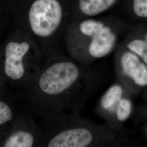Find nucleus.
Listing matches in <instances>:
<instances>
[{"label":"nucleus","mask_w":147,"mask_h":147,"mask_svg":"<svg viewBox=\"0 0 147 147\" xmlns=\"http://www.w3.org/2000/svg\"><path fill=\"white\" fill-rule=\"evenodd\" d=\"M145 132H146V135H147V126L146 127V129H145Z\"/></svg>","instance_id":"15"},{"label":"nucleus","mask_w":147,"mask_h":147,"mask_svg":"<svg viewBox=\"0 0 147 147\" xmlns=\"http://www.w3.org/2000/svg\"><path fill=\"white\" fill-rule=\"evenodd\" d=\"M144 119L145 121H147V107L146 109V110H144Z\"/></svg>","instance_id":"14"},{"label":"nucleus","mask_w":147,"mask_h":147,"mask_svg":"<svg viewBox=\"0 0 147 147\" xmlns=\"http://www.w3.org/2000/svg\"><path fill=\"white\" fill-rule=\"evenodd\" d=\"M14 118V112L11 106L0 100V126L11 122Z\"/></svg>","instance_id":"11"},{"label":"nucleus","mask_w":147,"mask_h":147,"mask_svg":"<svg viewBox=\"0 0 147 147\" xmlns=\"http://www.w3.org/2000/svg\"><path fill=\"white\" fill-rule=\"evenodd\" d=\"M126 47L147 65V42L142 37L132 38L127 42Z\"/></svg>","instance_id":"10"},{"label":"nucleus","mask_w":147,"mask_h":147,"mask_svg":"<svg viewBox=\"0 0 147 147\" xmlns=\"http://www.w3.org/2000/svg\"><path fill=\"white\" fill-rule=\"evenodd\" d=\"M14 0H0V24L12 18Z\"/></svg>","instance_id":"12"},{"label":"nucleus","mask_w":147,"mask_h":147,"mask_svg":"<svg viewBox=\"0 0 147 147\" xmlns=\"http://www.w3.org/2000/svg\"><path fill=\"white\" fill-rule=\"evenodd\" d=\"M36 136L32 132L18 129L11 132L1 143L5 147H31L34 146Z\"/></svg>","instance_id":"8"},{"label":"nucleus","mask_w":147,"mask_h":147,"mask_svg":"<svg viewBox=\"0 0 147 147\" xmlns=\"http://www.w3.org/2000/svg\"><path fill=\"white\" fill-rule=\"evenodd\" d=\"M80 36L84 39L85 42L70 53L74 60L86 65L109 55L115 49L117 41L116 33L106 25L92 36Z\"/></svg>","instance_id":"5"},{"label":"nucleus","mask_w":147,"mask_h":147,"mask_svg":"<svg viewBox=\"0 0 147 147\" xmlns=\"http://www.w3.org/2000/svg\"><path fill=\"white\" fill-rule=\"evenodd\" d=\"M37 44L27 34L19 29L9 37L2 47L3 71L11 81L26 79L30 58L37 53Z\"/></svg>","instance_id":"4"},{"label":"nucleus","mask_w":147,"mask_h":147,"mask_svg":"<svg viewBox=\"0 0 147 147\" xmlns=\"http://www.w3.org/2000/svg\"><path fill=\"white\" fill-rule=\"evenodd\" d=\"M58 124L45 139L48 147H89L119 145L123 142L120 132L84 119L76 114L63 113Z\"/></svg>","instance_id":"3"},{"label":"nucleus","mask_w":147,"mask_h":147,"mask_svg":"<svg viewBox=\"0 0 147 147\" xmlns=\"http://www.w3.org/2000/svg\"><path fill=\"white\" fill-rule=\"evenodd\" d=\"M116 72L120 83L130 93L147 88V65L135 53L127 48L117 55Z\"/></svg>","instance_id":"6"},{"label":"nucleus","mask_w":147,"mask_h":147,"mask_svg":"<svg viewBox=\"0 0 147 147\" xmlns=\"http://www.w3.org/2000/svg\"><path fill=\"white\" fill-rule=\"evenodd\" d=\"M130 92L121 83L111 85L101 97L98 105V111L107 121L109 126L116 107L121 99ZM131 94V93H130Z\"/></svg>","instance_id":"7"},{"label":"nucleus","mask_w":147,"mask_h":147,"mask_svg":"<svg viewBox=\"0 0 147 147\" xmlns=\"http://www.w3.org/2000/svg\"><path fill=\"white\" fill-rule=\"evenodd\" d=\"M12 18L18 29L37 42L56 37L63 25L64 9L61 0H14Z\"/></svg>","instance_id":"2"},{"label":"nucleus","mask_w":147,"mask_h":147,"mask_svg":"<svg viewBox=\"0 0 147 147\" xmlns=\"http://www.w3.org/2000/svg\"><path fill=\"white\" fill-rule=\"evenodd\" d=\"M87 65L70 58L49 61L36 76L38 103L45 115L82 107L95 84L94 74Z\"/></svg>","instance_id":"1"},{"label":"nucleus","mask_w":147,"mask_h":147,"mask_svg":"<svg viewBox=\"0 0 147 147\" xmlns=\"http://www.w3.org/2000/svg\"><path fill=\"white\" fill-rule=\"evenodd\" d=\"M132 9L137 17L147 18V0H133Z\"/></svg>","instance_id":"13"},{"label":"nucleus","mask_w":147,"mask_h":147,"mask_svg":"<svg viewBox=\"0 0 147 147\" xmlns=\"http://www.w3.org/2000/svg\"><path fill=\"white\" fill-rule=\"evenodd\" d=\"M117 0H79L80 11L85 16H94L110 9Z\"/></svg>","instance_id":"9"}]
</instances>
